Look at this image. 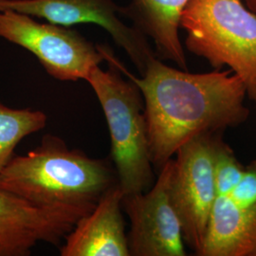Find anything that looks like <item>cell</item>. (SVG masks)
<instances>
[{"label":"cell","mask_w":256,"mask_h":256,"mask_svg":"<svg viewBox=\"0 0 256 256\" xmlns=\"http://www.w3.org/2000/svg\"><path fill=\"white\" fill-rule=\"evenodd\" d=\"M46 120L41 110L12 108L0 102V172L14 156L19 142L45 128Z\"/></svg>","instance_id":"7c38bea8"},{"label":"cell","mask_w":256,"mask_h":256,"mask_svg":"<svg viewBox=\"0 0 256 256\" xmlns=\"http://www.w3.org/2000/svg\"><path fill=\"white\" fill-rule=\"evenodd\" d=\"M173 158L158 171L146 192L124 194L122 208L130 220L128 234L130 256H185V242L170 198Z\"/></svg>","instance_id":"52a82bcc"},{"label":"cell","mask_w":256,"mask_h":256,"mask_svg":"<svg viewBox=\"0 0 256 256\" xmlns=\"http://www.w3.org/2000/svg\"><path fill=\"white\" fill-rule=\"evenodd\" d=\"M180 28L185 46L214 70L228 66L256 104V14L242 0H190Z\"/></svg>","instance_id":"277c9868"},{"label":"cell","mask_w":256,"mask_h":256,"mask_svg":"<svg viewBox=\"0 0 256 256\" xmlns=\"http://www.w3.org/2000/svg\"><path fill=\"white\" fill-rule=\"evenodd\" d=\"M218 135L194 138L173 158L170 198L182 225L183 240L196 256L202 252L216 198L214 153Z\"/></svg>","instance_id":"8992f818"},{"label":"cell","mask_w":256,"mask_h":256,"mask_svg":"<svg viewBox=\"0 0 256 256\" xmlns=\"http://www.w3.org/2000/svg\"><path fill=\"white\" fill-rule=\"evenodd\" d=\"M190 0H131L122 7V16L154 42L158 55L187 70L185 50L180 38L182 12Z\"/></svg>","instance_id":"8fae6325"},{"label":"cell","mask_w":256,"mask_h":256,"mask_svg":"<svg viewBox=\"0 0 256 256\" xmlns=\"http://www.w3.org/2000/svg\"><path fill=\"white\" fill-rule=\"evenodd\" d=\"M0 37L28 50L46 74L63 82L86 81L92 68L106 61L101 46L78 32L10 10H0Z\"/></svg>","instance_id":"5b68a950"},{"label":"cell","mask_w":256,"mask_h":256,"mask_svg":"<svg viewBox=\"0 0 256 256\" xmlns=\"http://www.w3.org/2000/svg\"><path fill=\"white\" fill-rule=\"evenodd\" d=\"M101 46L108 68H93L86 81L95 92L108 122L110 155L118 184L124 194L146 192L154 182L144 102L142 92L131 79H124L110 48Z\"/></svg>","instance_id":"3957f363"},{"label":"cell","mask_w":256,"mask_h":256,"mask_svg":"<svg viewBox=\"0 0 256 256\" xmlns=\"http://www.w3.org/2000/svg\"><path fill=\"white\" fill-rule=\"evenodd\" d=\"M93 209L42 208L0 189V256H30L39 242L59 245Z\"/></svg>","instance_id":"9c48e42d"},{"label":"cell","mask_w":256,"mask_h":256,"mask_svg":"<svg viewBox=\"0 0 256 256\" xmlns=\"http://www.w3.org/2000/svg\"><path fill=\"white\" fill-rule=\"evenodd\" d=\"M117 183L108 162L70 149L50 134L26 155L14 156L0 172V189L42 208L93 209Z\"/></svg>","instance_id":"7a4b0ae2"},{"label":"cell","mask_w":256,"mask_h":256,"mask_svg":"<svg viewBox=\"0 0 256 256\" xmlns=\"http://www.w3.org/2000/svg\"><path fill=\"white\" fill-rule=\"evenodd\" d=\"M10 10L56 25L93 24L110 34L140 75L156 55L147 37L122 20V7L113 0H0V10Z\"/></svg>","instance_id":"ba28073f"},{"label":"cell","mask_w":256,"mask_h":256,"mask_svg":"<svg viewBox=\"0 0 256 256\" xmlns=\"http://www.w3.org/2000/svg\"><path fill=\"white\" fill-rule=\"evenodd\" d=\"M124 194L115 184L94 209L77 221L60 250L62 256H130L122 214Z\"/></svg>","instance_id":"30bf717a"},{"label":"cell","mask_w":256,"mask_h":256,"mask_svg":"<svg viewBox=\"0 0 256 256\" xmlns=\"http://www.w3.org/2000/svg\"><path fill=\"white\" fill-rule=\"evenodd\" d=\"M114 60L142 92L149 154L158 171L194 138L220 133L248 119L245 84L230 70L191 74L155 56L136 77L116 57Z\"/></svg>","instance_id":"6da1fadb"},{"label":"cell","mask_w":256,"mask_h":256,"mask_svg":"<svg viewBox=\"0 0 256 256\" xmlns=\"http://www.w3.org/2000/svg\"><path fill=\"white\" fill-rule=\"evenodd\" d=\"M245 171L232 149L223 142L220 135L216 140L214 153V182L216 196L230 192L239 182Z\"/></svg>","instance_id":"4fadbf2b"},{"label":"cell","mask_w":256,"mask_h":256,"mask_svg":"<svg viewBox=\"0 0 256 256\" xmlns=\"http://www.w3.org/2000/svg\"><path fill=\"white\" fill-rule=\"evenodd\" d=\"M247 8L254 12L256 14V0H242Z\"/></svg>","instance_id":"5bb4252c"}]
</instances>
